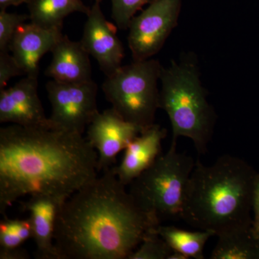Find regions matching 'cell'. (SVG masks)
<instances>
[{"instance_id":"1","label":"cell","mask_w":259,"mask_h":259,"mask_svg":"<svg viewBox=\"0 0 259 259\" xmlns=\"http://www.w3.org/2000/svg\"><path fill=\"white\" fill-rule=\"evenodd\" d=\"M98 154L82 134L10 125L0 130V213L27 195L66 200L98 176Z\"/></svg>"},{"instance_id":"2","label":"cell","mask_w":259,"mask_h":259,"mask_svg":"<svg viewBox=\"0 0 259 259\" xmlns=\"http://www.w3.org/2000/svg\"><path fill=\"white\" fill-rule=\"evenodd\" d=\"M110 169L61 205L54 244L59 259H128L159 224L136 205Z\"/></svg>"},{"instance_id":"3","label":"cell","mask_w":259,"mask_h":259,"mask_svg":"<svg viewBox=\"0 0 259 259\" xmlns=\"http://www.w3.org/2000/svg\"><path fill=\"white\" fill-rule=\"evenodd\" d=\"M257 175L247 162L231 155H223L211 165L198 158L187 185L180 219L214 236L251 226Z\"/></svg>"},{"instance_id":"4","label":"cell","mask_w":259,"mask_h":259,"mask_svg":"<svg viewBox=\"0 0 259 259\" xmlns=\"http://www.w3.org/2000/svg\"><path fill=\"white\" fill-rule=\"evenodd\" d=\"M160 81L159 108L166 112L171 122V143L177 144L180 137L188 138L199 154H205L217 115L207 100L197 56L184 54L180 60L163 66Z\"/></svg>"},{"instance_id":"5","label":"cell","mask_w":259,"mask_h":259,"mask_svg":"<svg viewBox=\"0 0 259 259\" xmlns=\"http://www.w3.org/2000/svg\"><path fill=\"white\" fill-rule=\"evenodd\" d=\"M195 161L177 151V144L130 184V194L136 205L158 224L180 218L186 190Z\"/></svg>"},{"instance_id":"6","label":"cell","mask_w":259,"mask_h":259,"mask_svg":"<svg viewBox=\"0 0 259 259\" xmlns=\"http://www.w3.org/2000/svg\"><path fill=\"white\" fill-rule=\"evenodd\" d=\"M162 68L161 63L153 59L133 61L107 76L102 91L124 120L143 129L154 124L159 109L158 82Z\"/></svg>"},{"instance_id":"7","label":"cell","mask_w":259,"mask_h":259,"mask_svg":"<svg viewBox=\"0 0 259 259\" xmlns=\"http://www.w3.org/2000/svg\"><path fill=\"white\" fill-rule=\"evenodd\" d=\"M182 0H152L130 23L128 47L133 61L152 59L178 25Z\"/></svg>"},{"instance_id":"8","label":"cell","mask_w":259,"mask_h":259,"mask_svg":"<svg viewBox=\"0 0 259 259\" xmlns=\"http://www.w3.org/2000/svg\"><path fill=\"white\" fill-rule=\"evenodd\" d=\"M52 107L49 118L55 129L82 134L99 113L98 87L93 80L83 83H64L51 80L47 84Z\"/></svg>"},{"instance_id":"9","label":"cell","mask_w":259,"mask_h":259,"mask_svg":"<svg viewBox=\"0 0 259 259\" xmlns=\"http://www.w3.org/2000/svg\"><path fill=\"white\" fill-rule=\"evenodd\" d=\"M144 130L124 120L112 108L99 112L89 125L87 136L98 154V171L115 166L117 155Z\"/></svg>"},{"instance_id":"10","label":"cell","mask_w":259,"mask_h":259,"mask_svg":"<svg viewBox=\"0 0 259 259\" xmlns=\"http://www.w3.org/2000/svg\"><path fill=\"white\" fill-rule=\"evenodd\" d=\"M87 16L80 42L90 56L96 59L107 77L122 66L123 47L117 37V28L102 13L101 2L95 0Z\"/></svg>"},{"instance_id":"11","label":"cell","mask_w":259,"mask_h":259,"mask_svg":"<svg viewBox=\"0 0 259 259\" xmlns=\"http://www.w3.org/2000/svg\"><path fill=\"white\" fill-rule=\"evenodd\" d=\"M37 77L26 76L0 92V122L26 127L54 128L37 92Z\"/></svg>"},{"instance_id":"12","label":"cell","mask_w":259,"mask_h":259,"mask_svg":"<svg viewBox=\"0 0 259 259\" xmlns=\"http://www.w3.org/2000/svg\"><path fill=\"white\" fill-rule=\"evenodd\" d=\"M61 30L42 28L32 22L18 27L10 51L25 76L38 77L40 59L61 40L64 35Z\"/></svg>"},{"instance_id":"13","label":"cell","mask_w":259,"mask_h":259,"mask_svg":"<svg viewBox=\"0 0 259 259\" xmlns=\"http://www.w3.org/2000/svg\"><path fill=\"white\" fill-rule=\"evenodd\" d=\"M30 197L20 202V207L21 210L30 214L32 238L36 246L35 258L59 259L54 244V233L59 209L66 200L44 194Z\"/></svg>"},{"instance_id":"14","label":"cell","mask_w":259,"mask_h":259,"mask_svg":"<svg viewBox=\"0 0 259 259\" xmlns=\"http://www.w3.org/2000/svg\"><path fill=\"white\" fill-rule=\"evenodd\" d=\"M167 130L157 124L149 126L128 145L118 166L112 167L117 179L125 186L140 176L161 154V144Z\"/></svg>"},{"instance_id":"15","label":"cell","mask_w":259,"mask_h":259,"mask_svg":"<svg viewBox=\"0 0 259 259\" xmlns=\"http://www.w3.org/2000/svg\"><path fill=\"white\" fill-rule=\"evenodd\" d=\"M51 53L52 61L46 71L49 77L64 83H83L93 80L90 54L81 42L72 41L63 35Z\"/></svg>"},{"instance_id":"16","label":"cell","mask_w":259,"mask_h":259,"mask_svg":"<svg viewBox=\"0 0 259 259\" xmlns=\"http://www.w3.org/2000/svg\"><path fill=\"white\" fill-rule=\"evenodd\" d=\"M27 5L32 23L49 29H62L68 15L74 13L88 15L91 8L82 0H30Z\"/></svg>"},{"instance_id":"17","label":"cell","mask_w":259,"mask_h":259,"mask_svg":"<svg viewBox=\"0 0 259 259\" xmlns=\"http://www.w3.org/2000/svg\"><path fill=\"white\" fill-rule=\"evenodd\" d=\"M251 226L233 228L218 235V241L209 258L259 259V244Z\"/></svg>"},{"instance_id":"18","label":"cell","mask_w":259,"mask_h":259,"mask_svg":"<svg viewBox=\"0 0 259 259\" xmlns=\"http://www.w3.org/2000/svg\"><path fill=\"white\" fill-rule=\"evenodd\" d=\"M156 232L175 251L189 258L203 259L204 248L214 233L208 231H189L175 226L160 225Z\"/></svg>"},{"instance_id":"19","label":"cell","mask_w":259,"mask_h":259,"mask_svg":"<svg viewBox=\"0 0 259 259\" xmlns=\"http://www.w3.org/2000/svg\"><path fill=\"white\" fill-rule=\"evenodd\" d=\"M32 238L30 220L10 219L5 216L0 223V248H18Z\"/></svg>"},{"instance_id":"20","label":"cell","mask_w":259,"mask_h":259,"mask_svg":"<svg viewBox=\"0 0 259 259\" xmlns=\"http://www.w3.org/2000/svg\"><path fill=\"white\" fill-rule=\"evenodd\" d=\"M173 251L155 228L145 236L128 259H168Z\"/></svg>"},{"instance_id":"21","label":"cell","mask_w":259,"mask_h":259,"mask_svg":"<svg viewBox=\"0 0 259 259\" xmlns=\"http://www.w3.org/2000/svg\"><path fill=\"white\" fill-rule=\"evenodd\" d=\"M112 4V18L117 28L127 30L132 19L145 5L152 0H110Z\"/></svg>"},{"instance_id":"22","label":"cell","mask_w":259,"mask_h":259,"mask_svg":"<svg viewBox=\"0 0 259 259\" xmlns=\"http://www.w3.org/2000/svg\"><path fill=\"white\" fill-rule=\"evenodd\" d=\"M28 19H30L28 15L10 13L7 10H0V51H9L17 29Z\"/></svg>"},{"instance_id":"23","label":"cell","mask_w":259,"mask_h":259,"mask_svg":"<svg viewBox=\"0 0 259 259\" xmlns=\"http://www.w3.org/2000/svg\"><path fill=\"white\" fill-rule=\"evenodd\" d=\"M24 74L18 62L8 51H0V91L4 90L12 78Z\"/></svg>"},{"instance_id":"24","label":"cell","mask_w":259,"mask_h":259,"mask_svg":"<svg viewBox=\"0 0 259 259\" xmlns=\"http://www.w3.org/2000/svg\"><path fill=\"white\" fill-rule=\"evenodd\" d=\"M30 255L26 250L18 247L10 249L0 248V259H28Z\"/></svg>"},{"instance_id":"25","label":"cell","mask_w":259,"mask_h":259,"mask_svg":"<svg viewBox=\"0 0 259 259\" xmlns=\"http://www.w3.org/2000/svg\"><path fill=\"white\" fill-rule=\"evenodd\" d=\"M253 211L255 218L259 219V175H257L253 190Z\"/></svg>"},{"instance_id":"26","label":"cell","mask_w":259,"mask_h":259,"mask_svg":"<svg viewBox=\"0 0 259 259\" xmlns=\"http://www.w3.org/2000/svg\"><path fill=\"white\" fill-rule=\"evenodd\" d=\"M24 0H0V10H7L9 7L23 4Z\"/></svg>"},{"instance_id":"27","label":"cell","mask_w":259,"mask_h":259,"mask_svg":"<svg viewBox=\"0 0 259 259\" xmlns=\"http://www.w3.org/2000/svg\"><path fill=\"white\" fill-rule=\"evenodd\" d=\"M251 231L259 244V219L254 218L252 223Z\"/></svg>"},{"instance_id":"28","label":"cell","mask_w":259,"mask_h":259,"mask_svg":"<svg viewBox=\"0 0 259 259\" xmlns=\"http://www.w3.org/2000/svg\"><path fill=\"white\" fill-rule=\"evenodd\" d=\"M168 259H188V258L182 253H180V252L174 250L173 253H171Z\"/></svg>"},{"instance_id":"29","label":"cell","mask_w":259,"mask_h":259,"mask_svg":"<svg viewBox=\"0 0 259 259\" xmlns=\"http://www.w3.org/2000/svg\"><path fill=\"white\" fill-rule=\"evenodd\" d=\"M30 0H24V3H26V4H28L29 2H30Z\"/></svg>"},{"instance_id":"30","label":"cell","mask_w":259,"mask_h":259,"mask_svg":"<svg viewBox=\"0 0 259 259\" xmlns=\"http://www.w3.org/2000/svg\"><path fill=\"white\" fill-rule=\"evenodd\" d=\"M96 1H100V2H102V0H96Z\"/></svg>"}]
</instances>
